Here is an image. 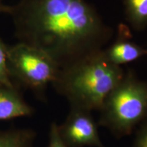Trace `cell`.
<instances>
[{
    "mask_svg": "<svg viewBox=\"0 0 147 147\" xmlns=\"http://www.w3.org/2000/svg\"><path fill=\"white\" fill-rule=\"evenodd\" d=\"M4 13L18 42L43 51L60 67L104 49L113 35L87 0H18Z\"/></svg>",
    "mask_w": 147,
    "mask_h": 147,
    "instance_id": "1",
    "label": "cell"
},
{
    "mask_svg": "<svg viewBox=\"0 0 147 147\" xmlns=\"http://www.w3.org/2000/svg\"><path fill=\"white\" fill-rule=\"evenodd\" d=\"M104 49L60 67L52 85L71 105L91 112L100 110L104 100L125 73L107 59Z\"/></svg>",
    "mask_w": 147,
    "mask_h": 147,
    "instance_id": "2",
    "label": "cell"
},
{
    "mask_svg": "<svg viewBox=\"0 0 147 147\" xmlns=\"http://www.w3.org/2000/svg\"><path fill=\"white\" fill-rule=\"evenodd\" d=\"M100 124L119 137L131 133L147 115V82L125 74L101 108Z\"/></svg>",
    "mask_w": 147,
    "mask_h": 147,
    "instance_id": "3",
    "label": "cell"
},
{
    "mask_svg": "<svg viewBox=\"0 0 147 147\" xmlns=\"http://www.w3.org/2000/svg\"><path fill=\"white\" fill-rule=\"evenodd\" d=\"M8 64L13 82L15 80L42 97L60 69L47 53L21 42L8 47Z\"/></svg>",
    "mask_w": 147,
    "mask_h": 147,
    "instance_id": "4",
    "label": "cell"
},
{
    "mask_svg": "<svg viewBox=\"0 0 147 147\" xmlns=\"http://www.w3.org/2000/svg\"><path fill=\"white\" fill-rule=\"evenodd\" d=\"M58 131L67 147H104L97 125L87 110L71 108L63 123L58 125Z\"/></svg>",
    "mask_w": 147,
    "mask_h": 147,
    "instance_id": "5",
    "label": "cell"
},
{
    "mask_svg": "<svg viewBox=\"0 0 147 147\" xmlns=\"http://www.w3.org/2000/svg\"><path fill=\"white\" fill-rule=\"evenodd\" d=\"M131 36L127 27L121 25L117 39L108 49L103 50L107 59L114 65L121 66L147 55V49L129 40Z\"/></svg>",
    "mask_w": 147,
    "mask_h": 147,
    "instance_id": "6",
    "label": "cell"
},
{
    "mask_svg": "<svg viewBox=\"0 0 147 147\" xmlns=\"http://www.w3.org/2000/svg\"><path fill=\"white\" fill-rule=\"evenodd\" d=\"M33 108L23 100L16 87H0V121L28 117Z\"/></svg>",
    "mask_w": 147,
    "mask_h": 147,
    "instance_id": "7",
    "label": "cell"
},
{
    "mask_svg": "<svg viewBox=\"0 0 147 147\" xmlns=\"http://www.w3.org/2000/svg\"><path fill=\"white\" fill-rule=\"evenodd\" d=\"M125 15L132 28L142 31L147 27V0H123Z\"/></svg>",
    "mask_w": 147,
    "mask_h": 147,
    "instance_id": "8",
    "label": "cell"
},
{
    "mask_svg": "<svg viewBox=\"0 0 147 147\" xmlns=\"http://www.w3.org/2000/svg\"><path fill=\"white\" fill-rule=\"evenodd\" d=\"M34 132L26 129L0 130V147H33Z\"/></svg>",
    "mask_w": 147,
    "mask_h": 147,
    "instance_id": "9",
    "label": "cell"
},
{
    "mask_svg": "<svg viewBox=\"0 0 147 147\" xmlns=\"http://www.w3.org/2000/svg\"><path fill=\"white\" fill-rule=\"evenodd\" d=\"M0 87H16L11 78L8 64V46L0 38Z\"/></svg>",
    "mask_w": 147,
    "mask_h": 147,
    "instance_id": "10",
    "label": "cell"
},
{
    "mask_svg": "<svg viewBox=\"0 0 147 147\" xmlns=\"http://www.w3.org/2000/svg\"><path fill=\"white\" fill-rule=\"evenodd\" d=\"M47 147H67L61 138L58 131V124L55 122L51 125Z\"/></svg>",
    "mask_w": 147,
    "mask_h": 147,
    "instance_id": "11",
    "label": "cell"
},
{
    "mask_svg": "<svg viewBox=\"0 0 147 147\" xmlns=\"http://www.w3.org/2000/svg\"><path fill=\"white\" fill-rule=\"evenodd\" d=\"M134 147H147V122L137 134Z\"/></svg>",
    "mask_w": 147,
    "mask_h": 147,
    "instance_id": "12",
    "label": "cell"
},
{
    "mask_svg": "<svg viewBox=\"0 0 147 147\" xmlns=\"http://www.w3.org/2000/svg\"><path fill=\"white\" fill-rule=\"evenodd\" d=\"M5 6H6V5H3V3H1V0H0V14L4 13L5 9Z\"/></svg>",
    "mask_w": 147,
    "mask_h": 147,
    "instance_id": "13",
    "label": "cell"
}]
</instances>
